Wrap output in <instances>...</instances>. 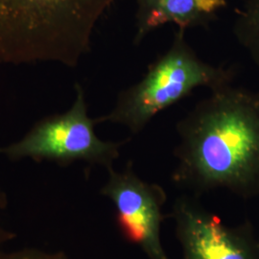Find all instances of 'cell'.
<instances>
[{"label":"cell","instance_id":"obj_10","mask_svg":"<svg viewBox=\"0 0 259 259\" xmlns=\"http://www.w3.org/2000/svg\"><path fill=\"white\" fill-rule=\"evenodd\" d=\"M7 206V196L3 189L0 187V211H2ZM16 238L14 232H10L6 228L0 225V251L4 250V246L10 241Z\"/></svg>","mask_w":259,"mask_h":259},{"label":"cell","instance_id":"obj_2","mask_svg":"<svg viewBox=\"0 0 259 259\" xmlns=\"http://www.w3.org/2000/svg\"><path fill=\"white\" fill-rule=\"evenodd\" d=\"M117 0H0V61L77 66Z\"/></svg>","mask_w":259,"mask_h":259},{"label":"cell","instance_id":"obj_11","mask_svg":"<svg viewBox=\"0 0 259 259\" xmlns=\"http://www.w3.org/2000/svg\"><path fill=\"white\" fill-rule=\"evenodd\" d=\"M258 246H259V238H258Z\"/></svg>","mask_w":259,"mask_h":259},{"label":"cell","instance_id":"obj_1","mask_svg":"<svg viewBox=\"0 0 259 259\" xmlns=\"http://www.w3.org/2000/svg\"><path fill=\"white\" fill-rule=\"evenodd\" d=\"M171 180L199 197L226 189L241 199L259 195V91L233 85L208 97L177 123Z\"/></svg>","mask_w":259,"mask_h":259},{"label":"cell","instance_id":"obj_4","mask_svg":"<svg viewBox=\"0 0 259 259\" xmlns=\"http://www.w3.org/2000/svg\"><path fill=\"white\" fill-rule=\"evenodd\" d=\"M74 103L67 111L38 121L21 139L0 147V155L12 161L32 159L66 166L76 161L107 170L120 157L126 141H107L95 133L96 119L90 117L83 87L75 83Z\"/></svg>","mask_w":259,"mask_h":259},{"label":"cell","instance_id":"obj_9","mask_svg":"<svg viewBox=\"0 0 259 259\" xmlns=\"http://www.w3.org/2000/svg\"><path fill=\"white\" fill-rule=\"evenodd\" d=\"M0 259H72L63 250H52L39 248H23L19 250H2Z\"/></svg>","mask_w":259,"mask_h":259},{"label":"cell","instance_id":"obj_8","mask_svg":"<svg viewBox=\"0 0 259 259\" xmlns=\"http://www.w3.org/2000/svg\"><path fill=\"white\" fill-rule=\"evenodd\" d=\"M233 35L259 69V0H247L239 10Z\"/></svg>","mask_w":259,"mask_h":259},{"label":"cell","instance_id":"obj_6","mask_svg":"<svg viewBox=\"0 0 259 259\" xmlns=\"http://www.w3.org/2000/svg\"><path fill=\"white\" fill-rule=\"evenodd\" d=\"M169 217L175 223L181 259H259L250 221L228 226L189 194L177 197Z\"/></svg>","mask_w":259,"mask_h":259},{"label":"cell","instance_id":"obj_7","mask_svg":"<svg viewBox=\"0 0 259 259\" xmlns=\"http://www.w3.org/2000/svg\"><path fill=\"white\" fill-rule=\"evenodd\" d=\"M136 34L139 46L151 33L167 24L178 29L208 27L228 6V0H136Z\"/></svg>","mask_w":259,"mask_h":259},{"label":"cell","instance_id":"obj_3","mask_svg":"<svg viewBox=\"0 0 259 259\" xmlns=\"http://www.w3.org/2000/svg\"><path fill=\"white\" fill-rule=\"evenodd\" d=\"M232 67L202 60L178 29L166 51L149 65L138 83L121 91L110 113L96 119L126 127L138 135L161 111L185 99L199 88L214 91L233 83Z\"/></svg>","mask_w":259,"mask_h":259},{"label":"cell","instance_id":"obj_5","mask_svg":"<svg viewBox=\"0 0 259 259\" xmlns=\"http://www.w3.org/2000/svg\"><path fill=\"white\" fill-rule=\"evenodd\" d=\"M108 173L100 194L113 204L123 239L138 246L149 259H170L160 240L161 224L169 217L162 211L167 201L164 188L138 176L133 161L121 171L111 167Z\"/></svg>","mask_w":259,"mask_h":259}]
</instances>
